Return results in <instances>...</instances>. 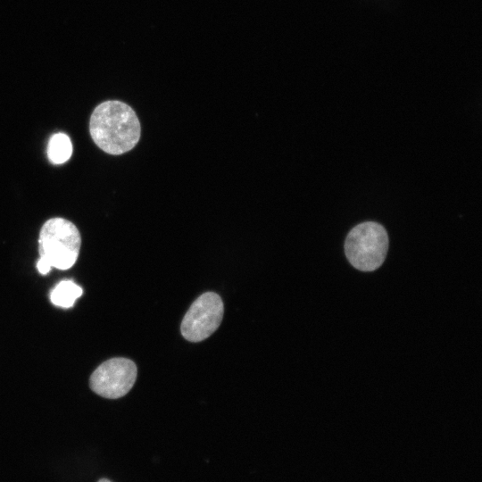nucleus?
Here are the masks:
<instances>
[{
  "instance_id": "nucleus-1",
  "label": "nucleus",
  "mask_w": 482,
  "mask_h": 482,
  "mask_svg": "<svg viewBox=\"0 0 482 482\" xmlns=\"http://www.w3.org/2000/svg\"><path fill=\"white\" fill-rule=\"evenodd\" d=\"M89 132L104 152L120 155L132 150L140 138V123L134 110L118 100L101 103L93 111Z\"/></svg>"
},
{
  "instance_id": "nucleus-2",
  "label": "nucleus",
  "mask_w": 482,
  "mask_h": 482,
  "mask_svg": "<svg viewBox=\"0 0 482 482\" xmlns=\"http://www.w3.org/2000/svg\"><path fill=\"white\" fill-rule=\"evenodd\" d=\"M39 255L37 263L39 273L45 275L52 267L68 270L77 261L81 237L77 227L63 218L46 220L39 233Z\"/></svg>"
},
{
  "instance_id": "nucleus-3",
  "label": "nucleus",
  "mask_w": 482,
  "mask_h": 482,
  "mask_svg": "<svg viewBox=\"0 0 482 482\" xmlns=\"http://www.w3.org/2000/svg\"><path fill=\"white\" fill-rule=\"evenodd\" d=\"M388 250L386 229L375 221L353 227L346 236L345 253L348 262L362 271H373L384 262Z\"/></svg>"
},
{
  "instance_id": "nucleus-4",
  "label": "nucleus",
  "mask_w": 482,
  "mask_h": 482,
  "mask_svg": "<svg viewBox=\"0 0 482 482\" xmlns=\"http://www.w3.org/2000/svg\"><path fill=\"white\" fill-rule=\"evenodd\" d=\"M224 306L220 296L213 292L202 294L185 314L180 331L189 342H200L209 337L220 325Z\"/></svg>"
},
{
  "instance_id": "nucleus-5",
  "label": "nucleus",
  "mask_w": 482,
  "mask_h": 482,
  "mask_svg": "<svg viewBox=\"0 0 482 482\" xmlns=\"http://www.w3.org/2000/svg\"><path fill=\"white\" fill-rule=\"evenodd\" d=\"M136 364L127 358H112L103 362L90 377V387L97 395L109 399L124 396L137 378Z\"/></svg>"
},
{
  "instance_id": "nucleus-6",
  "label": "nucleus",
  "mask_w": 482,
  "mask_h": 482,
  "mask_svg": "<svg viewBox=\"0 0 482 482\" xmlns=\"http://www.w3.org/2000/svg\"><path fill=\"white\" fill-rule=\"evenodd\" d=\"M83 294L82 288L71 280H62L51 291V302L59 307L70 308Z\"/></svg>"
},
{
  "instance_id": "nucleus-7",
  "label": "nucleus",
  "mask_w": 482,
  "mask_h": 482,
  "mask_svg": "<svg viewBox=\"0 0 482 482\" xmlns=\"http://www.w3.org/2000/svg\"><path fill=\"white\" fill-rule=\"evenodd\" d=\"M71 154L72 145L66 134L57 133L51 137L47 146V155L53 163L61 164L67 162Z\"/></svg>"
},
{
  "instance_id": "nucleus-8",
  "label": "nucleus",
  "mask_w": 482,
  "mask_h": 482,
  "mask_svg": "<svg viewBox=\"0 0 482 482\" xmlns=\"http://www.w3.org/2000/svg\"><path fill=\"white\" fill-rule=\"evenodd\" d=\"M98 482H111V481L106 478H102Z\"/></svg>"
}]
</instances>
